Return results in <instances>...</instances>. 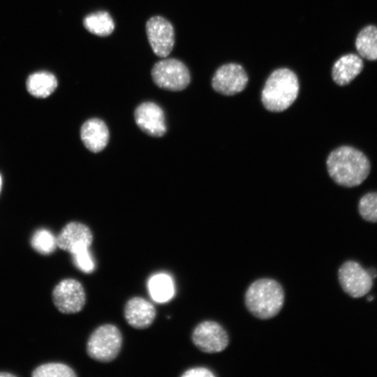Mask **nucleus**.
I'll return each mask as SVG.
<instances>
[{"label":"nucleus","mask_w":377,"mask_h":377,"mask_svg":"<svg viewBox=\"0 0 377 377\" xmlns=\"http://www.w3.org/2000/svg\"><path fill=\"white\" fill-rule=\"evenodd\" d=\"M326 163L331 178L339 185L346 187L361 184L370 171L367 157L360 150L349 146L333 150Z\"/></svg>","instance_id":"f257e3e1"},{"label":"nucleus","mask_w":377,"mask_h":377,"mask_svg":"<svg viewBox=\"0 0 377 377\" xmlns=\"http://www.w3.org/2000/svg\"><path fill=\"white\" fill-rule=\"evenodd\" d=\"M285 300L282 286L276 280L261 278L248 287L244 295L245 305L255 317L266 320L276 316Z\"/></svg>","instance_id":"f03ea898"},{"label":"nucleus","mask_w":377,"mask_h":377,"mask_svg":"<svg viewBox=\"0 0 377 377\" xmlns=\"http://www.w3.org/2000/svg\"><path fill=\"white\" fill-rule=\"evenodd\" d=\"M299 82L295 73L288 68L273 71L262 91L264 107L271 112H282L295 101L299 93Z\"/></svg>","instance_id":"7ed1b4c3"},{"label":"nucleus","mask_w":377,"mask_h":377,"mask_svg":"<svg viewBox=\"0 0 377 377\" xmlns=\"http://www.w3.org/2000/svg\"><path fill=\"white\" fill-rule=\"evenodd\" d=\"M122 335L114 325L104 324L89 336L87 343V353L93 360L109 362L119 355L122 346Z\"/></svg>","instance_id":"20e7f679"},{"label":"nucleus","mask_w":377,"mask_h":377,"mask_svg":"<svg viewBox=\"0 0 377 377\" xmlns=\"http://www.w3.org/2000/svg\"><path fill=\"white\" fill-rule=\"evenodd\" d=\"M151 77L160 88L181 91L189 84L191 77L186 66L177 59H164L156 62L151 69Z\"/></svg>","instance_id":"39448f33"},{"label":"nucleus","mask_w":377,"mask_h":377,"mask_svg":"<svg viewBox=\"0 0 377 377\" xmlns=\"http://www.w3.org/2000/svg\"><path fill=\"white\" fill-rule=\"evenodd\" d=\"M191 339L200 350L207 353H220L229 343L226 330L214 320H205L197 325L192 332Z\"/></svg>","instance_id":"423d86ee"},{"label":"nucleus","mask_w":377,"mask_h":377,"mask_svg":"<svg viewBox=\"0 0 377 377\" xmlns=\"http://www.w3.org/2000/svg\"><path fill=\"white\" fill-rule=\"evenodd\" d=\"M52 301L57 309L66 314L80 311L86 302V295L82 283L74 279L61 281L53 289Z\"/></svg>","instance_id":"0eeeda50"},{"label":"nucleus","mask_w":377,"mask_h":377,"mask_svg":"<svg viewBox=\"0 0 377 377\" xmlns=\"http://www.w3.org/2000/svg\"><path fill=\"white\" fill-rule=\"evenodd\" d=\"M339 283L343 291L353 297H360L369 292L373 278L359 263L348 260L338 271Z\"/></svg>","instance_id":"6e6552de"},{"label":"nucleus","mask_w":377,"mask_h":377,"mask_svg":"<svg viewBox=\"0 0 377 377\" xmlns=\"http://www.w3.org/2000/svg\"><path fill=\"white\" fill-rule=\"evenodd\" d=\"M149 45L156 55L166 57L172 50L175 32L172 24L161 16H154L146 24Z\"/></svg>","instance_id":"1a4fd4ad"},{"label":"nucleus","mask_w":377,"mask_h":377,"mask_svg":"<svg viewBox=\"0 0 377 377\" xmlns=\"http://www.w3.org/2000/svg\"><path fill=\"white\" fill-rule=\"evenodd\" d=\"M244 68L237 64H226L220 66L212 78L213 89L218 93L232 96L243 91L248 82Z\"/></svg>","instance_id":"9d476101"},{"label":"nucleus","mask_w":377,"mask_h":377,"mask_svg":"<svg viewBox=\"0 0 377 377\" xmlns=\"http://www.w3.org/2000/svg\"><path fill=\"white\" fill-rule=\"evenodd\" d=\"M135 123L145 133L153 137H161L166 132L164 112L153 102L139 105L134 112Z\"/></svg>","instance_id":"9b49d317"},{"label":"nucleus","mask_w":377,"mask_h":377,"mask_svg":"<svg viewBox=\"0 0 377 377\" xmlns=\"http://www.w3.org/2000/svg\"><path fill=\"white\" fill-rule=\"evenodd\" d=\"M92 242L91 230L77 221L67 223L57 237V247L70 253L80 248H89Z\"/></svg>","instance_id":"f8f14e48"},{"label":"nucleus","mask_w":377,"mask_h":377,"mask_svg":"<svg viewBox=\"0 0 377 377\" xmlns=\"http://www.w3.org/2000/svg\"><path fill=\"white\" fill-rule=\"evenodd\" d=\"M124 313L128 324L139 330L149 327L153 323L156 315L154 306L140 297H134L128 300Z\"/></svg>","instance_id":"ddd939ff"},{"label":"nucleus","mask_w":377,"mask_h":377,"mask_svg":"<svg viewBox=\"0 0 377 377\" xmlns=\"http://www.w3.org/2000/svg\"><path fill=\"white\" fill-rule=\"evenodd\" d=\"M80 138L89 151L97 153L106 147L109 140V131L103 120L92 118L82 124Z\"/></svg>","instance_id":"4468645a"},{"label":"nucleus","mask_w":377,"mask_h":377,"mask_svg":"<svg viewBox=\"0 0 377 377\" xmlns=\"http://www.w3.org/2000/svg\"><path fill=\"white\" fill-rule=\"evenodd\" d=\"M363 67V61L360 56L355 54H345L334 63L332 71V79L339 85H346L361 73Z\"/></svg>","instance_id":"2eb2a0df"},{"label":"nucleus","mask_w":377,"mask_h":377,"mask_svg":"<svg viewBox=\"0 0 377 377\" xmlns=\"http://www.w3.org/2000/svg\"><path fill=\"white\" fill-rule=\"evenodd\" d=\"M57 84V80L52 73L40 71L29 75L27 89L29 94L36 98H46L54 92Z\"/></svg>","instance_id":"dca6fc26"},{"label":"nucleus","mask_w":377,"mask_h":377,"mask_svg":"<svg viewBox=\"0 0 377 377\" xmlns=\"http://www.w3.org/2000/svg\"><path fill=\"white\" fill-rule=\"evenodd\" d=\"M83 24L89 32L98 36H109L114 29V22L112 17L104 10L87 15L83 20Z\"/></svg>","instance_id":"f3484780"},{"label":"nucleus","mask_w":377,"mask_h":377,"mask_svg":"<svg viewBox=\"0 0 377 377\" xmlns=\"http://www.w3.org/2000/svg\"><path fill=\"white\" fill-rule=\"evenodd\" d=\"M355 47L360 55L369 60H377V27L368 25L357 34Z\"/></svg>","instance_id":"a211bd4d"},{"label":"nucleus","mask_w":377,"mask_h":377,"mask_svg":"<svg viewBox=\"0 0 377 377\" xmlns=\"http://www.w3.org/2000/svg\"><path fill=\"white\" fill-rule=\"evenodd\" d=\"M148 288L151 298L158 302L170 300L175 293L172 279L168 274L162 273L155 274L150 278Z\"/></svg>","instance_id":"6ab92c4d"},{"label":"nucleus","mask_w":377,"mask_h":377,"mask_svg":"<svg viewBox=\"0 0 377 377\" xmlns=\"http://www.w3.org/2000/svg\"><path fill=\"white\" fill-rule=\"evenodd\" d=\"M31 245L38 253L48 255L53 253L57 247V237L50 230L41 228L33 235Z\"/></svg>","instance_id":"aec40b11"},{"label":"nucleus","mask_w":377,"mask_h":377,"mask_svg":"<svg viewBox=\"0 0 377 377\" xmlns=\"http://www.w3.org/2000/svg\"><path fill=\"white\" fill-rule=\"evenodd\" d=\"M33 377H75L77 374L69 366L59 362H50L36 367Z\"/></svg>","instance_id":"412c9836"},{"label":"nucleus","mask_w":377,"mask_h":377,"mask_svg":"<svg viewBox=\"0 0 377 377\" xmlns=\"http://www.w3.org/2000/svg\"><path fill=\"white\" fill-rule=\"evenodd\" d=\"M361 216L367 221L377 222V192L365 194L359 201Z\"/></svg>","instance_id":"4be33fe9"},{"label":"nucleus","mask_w":377,"mask_h":377,"mask_svg":"<svg viewBox=\"0 0 377 377\" xmlns=\"http://www.w3.org/2000/svg\"><path fill=\"white\" fill-rule=\"evenodd\" d=\"M75 265L84 273H91L95 269L89 248H80L71 253Z\"/></svg>","instance_id":"5701e85b"},{"label":"nucleus","mask_w":377,"mask_h":377,"mask_svg":"<svg viewBox=\"0 0 377 377\" xmlns=\"http://www.w3.org/2000/svg\"><path fill=\"white\" fill-rule=\"evenodd\" d=\"M182 377H214L215 374L206 367H193L185 371Z\"/></svg>","instance_id":"b1692460"},{"label":"nucleus","mask_w":377,"mask_h":377,"mask_svg":"<svg viewBox=\"0 0 377 377\" xmlns=\"http://www.w3.org/2000/svg\"><path fill=\"white\" fill-rule=\"evenodd\" d=\"M16 376L8 372L1 371L0 372V377H15Z\"/></svg>","instance_id":"393cba45"},{"label":"nucleus","mask_w":377,"mask_h":377,"mask_svg":"<svg viewBox=\"0 0 377 377\" xmlns=\"http://www.w3.org/2000/svg\"><path fill=\"white\" fill-rule=\"evenodd\" d=\"M373 297L372 296H370L368 297V301H371L373 300Z\"/></svg>","instance_id":"a878e982"},{"label":"nucleus","mask_w":377,"mask_h":377,"mask_svg":"<svg viewBox=\"0 0 377 377\" xmlns=\"http://www.w3.org/2000/svg\"><path fill=\"white\" fill-rule=\"evenodd\" d=\"M1 177L0 175V191H1Z\"/></svg>","instance_id":"bb28decb"}]
</instances>
